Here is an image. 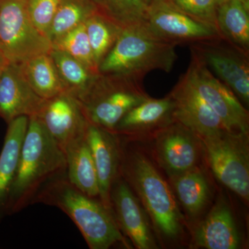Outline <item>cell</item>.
<instances>
[{"instance_id":"7c38bea8","label":"cell","mask_w":249,"mask_h":249,"mask_svg":"<svg viewBox=\"0 0 249 249\" xmlns=\"http://www.w3.org/2000/svg\"><path fill=\"white\" fill-rule=\"evenodd\" d=\"M111 209L121 231L138 249H157L146 211L130 187L119 175L110 193Z\"/></svg>"},{"instance_id":"6da1fadb","label":"cell","mask_w":249,"mask_h":249,"mask_svg":"<svg viewBox=\"0 0 249 249\" xmlns=\"http://www.w3.org/2000/svg\"><path fill=\"white\" fill-rule=\"evenodd\" d=\"M67 178L65 153L37 116L29 117L23 141L16 179L10 196L8 215L35 204L41 191Z\"/></svg>"},{"instance_id":"52a82bcc","label":"cell","mask_w":249,"mask_h":249,"mask_svg":"<svg viewBox=\"0 0 249 249\" xmlns=\"http://www.w3.org/2000/svg\"><path fill=\"white\" fill-rule=\"evenodd\" d=\"M52 49L31 22L27 0H0V52L9 63L19 65Z\"/></svg>"},{"instance_id":"4fadbf2b","label":"cell","mask_w":249,"mask_h":249,"mask_svg":"<svg viewBox=\"0 0 249 249\" xmlns=\"http://www.w3.org/2000/svg\"><path fill=\"white\" fill-rule=\"evenodd\" d=\"M37 116L62 150L85 136L89 124L78 101L67 91L45 100Z\"/></svg>"},{"instance_id":"4dcf8cb0","label":"cell","mask_w":249,"mask_h":249,"mask_svg":"<svg viewBox=\"0 0 249 249\" xmlns=\"http://www.w3.org/2000/svg\"><path fill=\"white\" fill-rule=\"evenodd\" d=\"M9 63V62L5 58L3 54L0 52V69L4 68V67Z\"/></svg>"},{"instance_id":"e0dca14e","label":"cell","mask_w":249,"mask_h":249,"mask_svg":"<svg viewBox=\"0 0 249 249\" xmlns=\"http://www.w3.org/2000/svg\"><path fill=\"white\" fill-rule=\"evenodd\" d=\"M175 109L170 93L160 99L150 97L128 111L117 124L114 133L135 139L154 136L175 121Z\"/></svg>"},{"instance_id":"d6a6232c","label":"cell","mask_w":249,"mask_h":249,"mask_svg":"<svg viewBox=\"0 0 249 249\" xmlns=\"http://www.w3.org/2000/svg\"><path fill=\"white\" fill-rule=\"evenodd\" d=\"M145 2H146V4H147V6H150V4H152V2H153L154 1H155V0H145Z\"/></svg>"},{"instance_id":"8992f818","label":"cell","mask_w":249,"mask_h":249,"mask_svg":"<svg viewBox=\"0 0 249 249\" xmlns=\"http://www.w3.org/2000/svg\"><path fill=\"white\" fill-rule=\"evenodd\" d=\"M200 140L203 152L216 178L248 202L249 134L224 131Z\"/></svg>"},{"instance_id":"83f0119b","label":"cell","mask_w":249,"mask_h":249,"mask_svg":"<svg viewBox=\"0 0 249 249\" xmlns=\"http://www.w3.org/2000/svg\"><path fill=\"white\" fill-rule=\"evenodd\" d=\"M148 8L145 0H102L100 10L124 28L145 23Z\"/></svg>"},{"instance_id":"3957f363","label":"cell","mask_w":249,"mask_h":249,"mask_svg":"<svg viewBox=\"0 0 249 249\" xmlns=\"http://www.w3.org/2000/svg\"><path fill=\"white\" fill-rule=\"evenodd\" d=\"M35 203L61 210L76 224L89 249H108L119 243L129 247L112 212L96 198L77 189L67 178L49 183Z\"/></svg>"},{"instance_id":"603a6c76","label":"cell","mask_w":249,"mask_h":249,"mask_svg":"<svg viewBox=\"0 0 249 249\" xmlns=\"http://www.w3.org/2000/svg\"><path fill=\"white\" fill-rule=\"evenodd\" d=\"M18 65L28 84L43 99L66 91L49 53L36 55Z\"/></svg>"},{"instance_id":"d6986e66","label":"cell","mask_w":249,"mask_h":249,"mask_svg":"<svg viewBox=\"0 0 249 249\" xmlns=\"http://www.w3.org/2000/svg\"><path fill=\"white\" fill-rule=\"evenodd\" d=\"M29 120L28 116H22L7 124L4 145L0 153V222L8 216L10 196Z\"/></svg>"},{"instance_id":"484cf974","label":"cell","mask_w":249,"mask_h":249,"mask_svg":"<svg viewBox=\"0 0 249 249\" xmlns=\"http://www.w3.org/2000/svg\"><path fill=\"white\" fill-rule=\"evenodd\" d=\"M85 25L93 58L98 68L115 44L123 27L101 10L88 18Z\"/></svg>"},{"instance_id":"ffe728a7","label":"cell","mask_w":249,"mask_h":249,"mask_svg":"<svg viewBox=\"0 0 249 249\" xmlns=\"http://www.w3.org/2000/svg\"><path fill=\"white\" fill-rule=\"evenodd\" d=\"M68 181L86 196L99 198L97 172L85 134L63 149Z\"/></svg>"},{"instance_id":"5bb4252c","label":"cell","mask_w":249,"mask_h":249,"mask_svg":"<svg viewBox=\"0 0 249 249\" xmlns=\"http://www.w3.org/2000/svg\"><path fill=\"white\" fill-rule=\"evenodd\" d=\"M170 93L175 103V121L194 132L199 138L227 131L219 116L198 94L184 75Z\"/></svg>"},{"instance_id":"836d02e7","label":"cell","mask_w":249,"mask_h":249,"mask_svg":"<svg viewBox=\"0 0 249 249\" xmlns=\"http://www.w3.org/2000/svg\"><path fill=\"white\" fill-rule=\"evenodd\" d=\"M240 1H242V2L245 3L246 5L249 6V0H240Z\"/></svg>"},{"instance_id":"f546056e","label":"cell","mask_w":249,"mask_h":249,"mask_svg":"<svg viewBox=\"0 0 249 249\" xmlns=\"http://www.w3.org/2000/svg\"><path fill=\"white\" fill-rule=\"evenodd\" d=\"M60 0H27V11L31 22L41 34H48Z\"/></svg>"},{"instance_id":"ba28073f","label":"cell","mask_w":249,"mask_h":249,"mask_svg":"<svg viewBox=\"0 0 249 249\" xmlns=\"http://www.w3.org/2000/svg\"><path fill=\"white\" fill-rule=\"evenodd\" d=\"M183 75L219 116L227 131L249 134V111L232 90L214 76L204 62L192 52L191 63Z\"/></svg>"},{"instance_id":"ac0fdd59","label":"cell","mask_w":249,"mask_h":249,"mask_svg":"<svg viewBox=\"0 0 249 249\" xmlns=\"http://www.w3.org/2000/svg\"><path fill=\"white\" fill-rule=\"evenodd\" d=\"M193 247L206 249L240 248L241 237L235 217L229 204L218 199L209 214L196 227Z\"/></svg>"},{"instance_id":"9c48e42d","label":"cell","mask_w":249,"mask_h":249,"mask_svg":"<svg viewBox=\"0 0 249 249\" xmlns=\"http://www.w3.org/2000/svg\"><path fill=\"white\" fill-rule=\"evenodd\" d=\"M191 52L217 75L240 101L249 103V53L222 36L190 44Z\"/></svg>"},{"instance_id":"8fae6325","label":"cell","mask_w":249,"mask_h":249,"mask_svg":"<svg viewBox=\"0 0 249 249\" xmlns=\"http://www.w3.org/2000/svg\"><path fill=\"white\" fill-rule=\"evenodd\" d=\"M145 24L156 36L178 45L220 36L217 28L181 12L165 0L149 6Z\"/></svg>"},{"instance_id":"30bf717a","label":"cell","mask_w":249,"mask_h":249,"mask_svg":"<svg viewBox=\"0 0 249 249\" xmlns=\"http://www.w3.org/2000/svg\"><path fill=\"white\" fill-rule=\"evenodd\" d=\"M153 137L156 158L170 178L199 164L203 152L200 138L182 124L174 121Z\"/></svg>"},{"instance_id":"d4e9b609","label":"cell","mask_w":249,"mask_h":249,"mask_svg":"<svg viewBox=\"0 0 249 249\" xmlns=\"http://www.w3.org/2000/svg\"><path fill=\"white\" fill-rule=\"evenodd\" d=\"M99 10L98 5L91 0H60L49 29V40L52 44L69 31L84 24Z\"/></svg>"},{"instance_id":"f1b7e54d","label":"cell","mask_w":249,"mask_h":249,"mask_svg":"<svg viewBox=\"0 0 249 249\" xmlns=\"http://www.w3.org/2000/svg\"><path fill=\"white\" fill-rule=\"evenodd\" d=\"M181 12L217 27V9L219 0H165Z\"/></svg>"},{"instance_id":"5b68a950","label":"cell","mask_w":249,"mask_h":249,"mask_svg":"<svg viewBox=\"0 0 249 249\" xmlns=\"http://www.w3.org/2000/svg\"><path fill=\"white\" fill-rule=\"evenodd\" d=\"M142 82L127 75L99 73L89 91L78 101L88 122L114 133L128 111L150 97Z\"/></svg>"},{"instance_id":"1f68e13d","label":"cell","mask_w":249,"mask_h":249,"mask_svg":"<svg viewBox=\"0 0 249 249\" xmlns=\"http://www.w3.org/2000/svg\"><path fill=\"white\" fill-rule=\"evenodd\" d=\"M91 1H93V2L96 3V4L98 5V7L99 8L100 6H101V2H102V0H91Z\"/></svg>"},{"instance_id":"7a4b0ae2","label":"cell","mask_w":249,"mask_h":249,"mask_svg":"<svg viewBox=\"0 0 249 249\" xmlns=\"http://www.w3.org/2000/svg\"><path fill=\"white\" fill-rule=\"evenodd\" d=\"M119 173L142 201L157 235L164 240H178L183 232L184 218L169 185L146 156L124 152L121 145Z\"/></svg>"},{"instance_id":"e575fe53","label":"cell","mask_w":249,"mask_h":249,"mask_svg":"<svg viewBox=\"0 0 249 249\" xmlns=\"http://www.w3.org/2000/svg\"><path fill=\"white\" fill-rule=\"evenodd\" d=\"M2 70H3V68L0 69V76H1V72H2Z\"/></svg>"},{"instance_id":"44dd1931","label":"cell","mask_w":249,"mask_h":249,"mask_svg":"<svg viewBox=\"0 0 249 249\" xmlns=\"http://www.w3.org/2000/svg\"><path fill=\"white\" fill-rule=\"evenodd\" d=\"M177 199L188 217L200 215L211 198V185L199 166L170 178Z\"/></svg>"},{"instance_id":"2e32d148","label":"cell","mask_w":249,"mask_h":249,"mask_svg":"<svg viewBox=\"0 0 249 249\" xmlns=\"http://www.w3.org/2000/svg\"><path fill=\"white\" fill-rule=\"evenodd\" d=\"M45 100L28 84L18 64L9 63L0 76V116L7 124L19 116L38 115Z\"/></svg>"},{"instance_id":"4316f807","label":"cell","mask_w":249,"mask_h":249,"mask_svg":"<svg viewBox=\"0 0 249 249\" xmlns=\"http://www.w3.org/2000/svg\"><path fill=\"white\" fill-rule=\"evenodd\" d=\"M52 49L69 54L91 71L99 73L93 58L85 23L59 37L52 42Z\"/></svg>"},{"instance_id":"cb8c5ba5","label":"cell","mask_w":249,"mask_h":249,"mask_svg":"<svg viewBox=\"0 0 249 249\" xmlns=\"http://www.w3.org/2000/svg\"><path fill=\"white\" fill-rule=\"evenodd\" d=\"M66 91L79 101L89 91L100 73L91 71L84 64L62 51L49 52Z\"/></svg>"},{"instance_id":"7402d4cb","label":"cell","mask_w":249,"mask_h":249,"mask_svg":"<svg viewBox=\"0 0 249 249\" xmlns=\"http://www.w3.org/2000/svg\"><path fill=\"white\" fill-rule=\"evenodd\" d=\"M216 20L220 35L249 53V6L240 0H219Z\"/></svg>"},{"instance_id":"277c9868","label":"cell","mask_w":249,"mask_h":249,"mask_svg":"<svg viewBox=\"0 0 249 249\" xmlns=\"http://www.w3.org/2000/svg\"><path fill=\"white\" fill-rule=\"evenodd\" d=\"M177 46L156 36L145 23L124 27L98 71L141 79L153 70L168 73L178 59Z\"/></svg>"},{"instance_id":"9a60e30c","label":"cell","mask_w":249,"mask_h":249,"mask_svg":"<svg viewBox=\"0 0 249 249\" xmlns=\"http://www.w3.org/2000/svg\"><path fill=\"white\" fill-rule=\"evenodd\" d=\"M85 138L97 172L100 201L111 211V187L120 175L121 143L119 136L89 123Z\"/></svg>"}]
</instances>
